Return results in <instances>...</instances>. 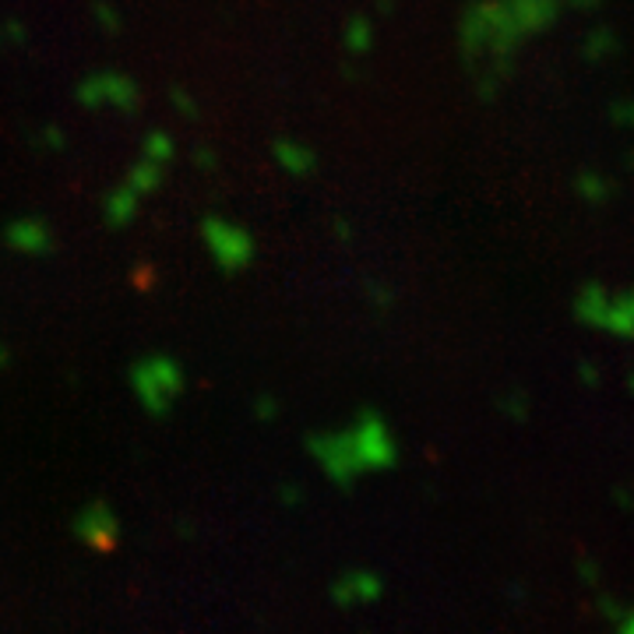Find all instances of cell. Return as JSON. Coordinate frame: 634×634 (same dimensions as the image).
Wrapping results in <instances>:
<instances>
[]
</instances>
